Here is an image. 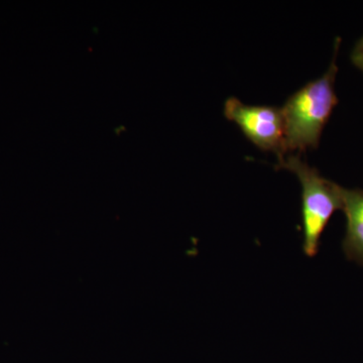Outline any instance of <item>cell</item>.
<instances>
[{
    "label": "cell",
    "instance_id": "cell-6",
    "mask_svg": "<svg viewBox=\"0 0 363 363\" xmlns=\"http://www.w3.org/2000/svg\"><path fill=\"white\" fill-rule=\"evenodd\" d=\"M353 52H363V37L362 38V39L358 40L357 45H355L354 50H353Z\"/></svg>",
    "mask_w": 363,
    "mask_h": 363
},
{
    "label": "cell",
    "instance_id": "cell-3",
    "mask_svg": "<svg viewBox=\"0 0 363 363\" xmlns=\"http://www.w3.org/2000/svg\"><path fill=\"white\" fill-rule=\"evenodd\" d=\"M224 116L238 124L259 149L274 152L279 161L285 157V121L281 108L247 105L238 98L229 97L224 104Z\"/></svg>",
    "mask_w": 363,
    "mask_h": 363
},
{
    "label": "cell",
    "instance_id": "cell-5",
    "mask_svg": "<svg viewBox=\"0 0 363 363\" xmlns=\"http://www.w3.org/2000/svg\"><path fill=\"white\" fill-rule=\"evenodd\" d=\"M351 61L360 71L363 72V52H352V54H351Z\"/></svg>",
    "mask_w": 363,
    "mask_h": 363
},
{
    "label": "cell",
    "instance_id": "cell-2",
    "mask_svg": "<svg viewBox=\"0 0 363 363\" xmlns=\"http://www.w3.org/2000/svg\"><path fill=\"white\" fill-rule=\"evenodd\" d=\"M278 167L298 177L302 187L303 250L307 257L317 255L320 240L332 215L342 210V188L325 178L298 155L284 157Z\"/></svg>",
    "mask_w": 363,
    "mask_h": 363
},
{
    "label": "cell",
    "instance_id": "cell-1",
    "mask_svg": "<svg viewBox=\"0 0 363 363\" xmlns=\"http://www.w3.org/2000/svg\"><path fill=\"white\" fill-rule=\"evenodd\" d=\"M340 44V38H336L333 58L326 73L291 95L281 107L285 121V154L317 149L325 125L338 104L334 84Z\"/></svg>",
    "mask_w": 363,
    "mask_h": 363
},
{
    "label": "cell",
    "instance_id": "cell-4",
    "mask_svg": "<svg viewBox=\"0 0 363 363\" xmlns=\"http://www.w3.org/2000/svg\"><path fill=\"white\" fill-rule=\"evenodd\" d=\"M342 210L346 217L343 252L348 260L363 266V190L342 188Z\"/></svg>",
    "mask_w": 363,
    "mask_h": 363
}]
</instances>
